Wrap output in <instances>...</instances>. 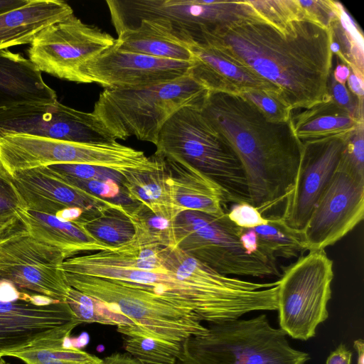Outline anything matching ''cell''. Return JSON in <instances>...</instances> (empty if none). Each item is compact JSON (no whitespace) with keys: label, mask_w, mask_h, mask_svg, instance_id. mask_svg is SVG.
<instances>
[{"label":"cell","mask_w":364,"mask_h":364,"mask_svg":"<svg viewBox=\"0 0 364 364\" xmlns=\"http://www.w3.org/2000/svg\"><path fill=\"white\" fill-rule=\"evenodd\" d=\"M55 91L21 53L0 50V109L23 104L55 103Z\"/></svg>","instance_id":"44dd1931"},{"label":"cell","mask_w":364,"mask_h":364,"mask_svg":"<svg viewBox=\"0 0 364 364\" xmlns=\"http://www.w3.org/2000/svg\"><path fill=\"white\" fill-rule=\"evenodd\" d=\"M352 355V352L343 343H341L330 353L326 364H351Z\"/></svg>","instance_id":"ee69618b"},{"label":"cell","mask_w":364,"mask_h":364,"mask_svg":"<svg viewBox=\"0 0 364 364\" xmlns=\"http://www.w3.org/2000/svg\"><path fill=\"white\" fill-rule=\"evenodd\" d=\"M73 14L71 6L62 0H29L0 15V50L31 44L46 28Z\"/></svg>","instance_id":"7402d4cb"},{"label":"cell","mask_w":364,"mask_h":364,"mask_svg":"<svg viewBox=\"0 0 364 364\" xmlns=\"http://www.w3.org/2000/svg\"><path fill=\"white\" fill-rule=\"evenodd\" d=\"M266 218V224L253 228L257 235L259 248L276 259L299 257L306 252L303 232L288 226L281 215Z\"/></svg>","instance_id":"f1b7e54d"},{"label":"cell","mask_w":364,"mask_h":364,"mask_svg":"<svg viewBox=\"0 0 364 364\" xmlns=\"http://www.w3.org/2000/svg\"><path fill=\"white\" fill-rule=\"evenodd\" d=\"M267 23L282 31L290 22L306 19L298 0H245Z\"/></svg>","instance_id":"836d02e7"},{"label":"cell","mask_w":364,"mask_h":364,"mask_svg":"<svg viewBox=\"0 0 364 364\" xmlns=\"http://www.w3.org/2000/svg\"><path fill=\"white\" fill-rule=\"evenodd\" d=\"M12 176L27 209L38 213L55 215L77 208L85 212L79 221H85L116 203L68 183L48 166L17 171Z\"/></svg>","instance_id":"ac0fdd59"},{"label":"cell","mask_w":364,"mask_h":364,"mask_svg":"<svg viewBox=\"0 0 364 364\" xmlns=\"http://www.w3.org/2000/svg\"><path fill=\"white\" fill-rule=\"evenodd\" d=\"M188 46L191 53L189 75L210 93L242 95L262 90L280 97L277 87L216 47L205 43H192Z\"/></svg>","instance_id":"d6986e66"},{"label":"cell","mask_w":364,"mask_h":364,"mask_svg":"<svg viewBox=\"0 0 364 364\" xmlns=\"http://www.w3.org/2000/svg\"><path fill=\"white\" fill-rule=\"evenodd\" d=\"M305 18L328 28L338 16L339 2L332 0H298Z\"/></svg>","instance_id":"f35d334b"},{"label":"cell","mask_w":364,"mask_h":364,"mask_svg":"<svg viewBox=\"0 0 364 364\" xmlns=\"http://www.w3.org/2000/svg\"><path fill=\"white\" fill-rule=\"evenodd\" d=\"M159 156L163 159L172 199L180 213L193 210L220 216L228 212L223 192L214 181L181 159Z\"/></svg>","instance_id":"ffe728a7"},{"label":"cell","mask_w":364,"mask_h":364,"mask_svg":"<svg viewBox=\"0 0 364 364\" xmlns=\"http://www.w3.org/2000/svg\"><path fill=\"white\" fill-rule=\"evenodd\" d=\"M331 73L337 82L342 85H346L347 80L350 73V70L346 64L343 63H338Z\"/></svg>","instance_id":"c3c4849f"},{"label":"cell","mask_w":364,"mask_h":364,"mask_svg":"<svg viewBox=\"0 0 364 364\" xmlns=\"http://www.w3.org/2000/svg\"><path fill=\"white\" fill-rule=\"evenodd\" d=\"M80 323L66 301L0 279V357L41 341L67 339Z\"/></svg>","instance_id":"8fae6325"},{"label":"cell","mask_w":364,"mask_h":364,"mask_svg":"<svg viewBox=\"0 0 364 364\" xmlns=\"http://www.w3.org/2000/svg\"><path fill=\"white\" fill-rule=\"evenodd\" d=\"M195 43L216 47L272 84L291 110L329 96L331 34L309 20L291 21L282 31L247 20L203 32Z\"/></svg>","instance_id":"7a4b0ae2"},{"label":"cell","mask_w":364,"mask_h":364,"mask_svg":"<svg viewBox=\"0 0 364 364\" xmlns=\"http://www.w3.org/2000/svg\"><path fill=\"white\" fill-rule=\"evenodd\" d=\"M176 247L215 272L225 275L269 277L280 276L277 259L262 250L247 255L240 237L244 228L227 213L215 216L184 210L173 220Z\"/></svg>","instance_id":"ba28073f"},{"label":"cell","mask_w":364,"mask_h":364,"mask_svg":"<svg viewBox=\"0 0 364 364\" xmlns=\"http://www.w3.org/2000/svg\"><path fill=\"white\" fill-rule=\"evenodd\" d=\"M69 287L105 304L128 318L141 333L155 339L182 343L204 334L207 326L193 311L168 303L129 282L63 273Z\"/></svg>","instance_id":"52a82bcc"},{"label":"cell","mask_w":364,"mask_h":364,"mask_svg":"<svg viewBox=\"0 0 364 364\" xmlns=\"http://www.w3.org/2000/svg\"><path fill=\"white\" fill-rule=\"evenodd\" d=\"M114 46L120 50L159 58L191 62L188 44L181 41L171 26L161 19H144L118 35Z\"/></svg>","instance_id":"cb8c5ba5"},{"label":"cell","mask_w":364,"mask_h":364,"mask_svg":"<svg viewBox=\"0 0 364 364\" xmlns=\"http://www.w3.org/2000/svg\"><path fill=\"white\" fill-rule=\"evenodd\" d=\"M346 83L347 87L353 95L360 99H363L364 80L363 78L350 71Z\"/></svg>","instance_id":"f6af8a7d"},{"label":"cell","mask_w":364,"mask_h":364,"mask_svg":"<svg viewBox=\"0 0 364 364\" xmlns=\"http://www.w3.org/2000/svg\"><path fill=\"white\" fill-rule=\"evenodd\" d=\"M29 0H0V15L24 6Z\"/></svg>","instance_id":"681fc988"},{"label":"cell","mask_w":364,"mask_h":364,"mask_svg":"<svg viewBox=\"0 0 364 364\" xmlns=\"http://www.w3.org/2000/svg\"><path fill=\"white\" fill-rule=\"evenodd\" d=\"M60 268L65 274L129 282L208 323L277 309V282H254L218 273L178 247L128 242L66 259Z\"/></svg>","instance_id":"6da1fadb"},{"label":"cell","mask_w":364,"mask_h":364,"mask_svg":"<svg viewBox=\"0 0 364 364\" xmlns=\"http://www.w3.org/2000/svg\"><path fill=\"white\" fill-rule=\"evenodd\" d=\"M117 35L144 19H161L183 42L190 44L200 35L244 21H264L245 0H108Z\"/></svg>","instance_id":"9c48e42d"},{"label":"cell","mask_w":364,"mask_h":364,"mask_svg":"<svg viewBox=\"0 0 364 364\" xmlns=\"http://www.w3.org/2000/svg\"><path fill=\"white\" fill-rule=\"evenodd\" d=\"M333 261L325 250L309 251L294 263L282 267L277 281L279 323L287 336L307 341L328 316L334 277Z\"/></svg>","instance_id":"30bf717a"},{"label":"cell","mask_w":364,"mask_h":364,"mask_svg":"<svg viewBox=\"0 0 364 364\" xmlns=\"http://www.w3.org/2000/svg\"><path fill=\"white\" fill-rule=\"evenodd\" d=\"M0 364H9L8 362H6L3 357H0Z\"/></svg>","instance_id":"816d5d0a"},{"label":"cell","mask_w":364,"mask_h":364,"mask_svg":"<svg viewBox=\"0 0 364 364\" xmlns=\"http://www.w3.org/2000/svg\"><path fill=\"white\" fill-rule=\"evenodd\" d=\"M65 259L60 250L23 231L0 242V279L23 289L65 301L70 287L60 269Z\"/></svg>","instance_id":"5bb4252c"},{"label":"cell","mask_w":364,"mask_h":364,"mask_svg":"<svg viewBox=\"0 0 364 364\" xmlns=\"http://www.w3.org/2000/svg\"><path fill=\"white\" fill-rule=\"evenodd\" d=\"M256 106L270 121L289 122L291 108L277 95L262 90H252L241 95Z\"/></svg>","instance_id":"8d00e7d4"},{"label":"cell","mask_w":364,"mask_h":364,"mask_svg":"<svg viewBox=\"0 0 364 364\" xmlns=\"http://www.w3.org/2000/svg\"><path fill=\"white\" fill-rule=\"evenodd\" d=\"M102 364H140L128 353H115L102 359Z\"/></svg>","instance_id":"bcb514c9"},{"label":"cell","mask_w":364,"mask_h":364,"mask_svg":"<svg viewBox=\"0 0 364 364\" xmlns=\"http://www.w3.org/2000/svg\"><path fill=\"white\" fill-rule=\"evenodd\" d=\"M68 339L41 341L8 356L16 358L25 364H102V359L99 357L65 346Z\"/></svg>","instance_id":"4dcf8cb0"},{"label":"cell","mask_w":364,"mask_h":364,"mask_svg":"<svg viewBox=\"0 0 364 364\" xmlns=\"http://www.w3.org/2000/svg\"><path fill=\"white\" fill-rule=\"evenodd\" d=\"M26 208L12 175L0 162V224L21 222V214Z\"/></svg>","instance_id":"e575fe53"},{"label":"cell","mask_w":364,"mask_h":364,"mask_svg":"<svg viewBox=\"0 0 364 364\" xmlns=\"http://www.w3.org/2000/svg\"><path fill=\"white\" fill-rule=\"evenodd\" d=\"M127 353L140 364H177L181 344L155 339L131 326H118Z\"/></svg>","instance_id":"f546056e"},{"label":"cell","mask_w":364,"mask_h":364,"mask_svg":"<svg viewBox=\"0 0 364 364\" xmlns=\"http://www.w3.org/2000/svg\"><path fill=\"white\" fill-rule=\"evenodd\" d=\"M23 231L26 230L22 222L7 225L0 224V242Z\"/></svg>","instance_id":"7dc6e473"},{"label":"cell","mask_w":364,"mask_h":364,"mask_svg":"<svg viewBox=\"0 0 364 364\" xmlns=\"http://www.w3.org/2000/svg\"><path fill=\"white\" fill-rule=\"evenodd\" d=\"M364 215V179L338 168L303 231L306 251L325 250L350 232Z\"/></svg>","instance_id":"9a60e30c"},{"label":"cell","mask_w":364,"mask_h":364,"mask_svg":"<svg viewBox=\"0 0 364 364\" xmlns=\"http://www.w3.org/2000/svg\"><path fill=\"white\" fill-rule=\"evenodd\" d=\"M201 111L240 161L250 203L264 217L284 205L302 151L289 122L269 120L241 95L209 92Z\"/></svg>","instance_id":"3957f363"},{"label":"cell","mask_w":364,"mask_h":364,"mask_svg":"<svg viewBox=\"0 0 364 364\" xmlns=\"http://www.w3.org/2000/svg\"><path fill=\"white\" fill-rule=\"evenodd\" d=\"M208 90L189 73L173 80L154 85L127 89L105 88L92 112L114 138L156 144L165 123L180 109L201 108Z\"/></svg>","instance_id":"277c9868"},{"label":"cell","mask_w":364,"mask_h":364,"mask_svg":"<svg viewBox=\"0 0 364 364\" xmlns=\"http://www.w3.org/2000/svg\"><path fill=\"white\" fill-rule=\"evenodd\" d=\"M338 168L364 179V124L346 136Z\"/></svg>","instance_id":"d590c367"},{"label":"cell","mask_w":364,"mask_h":364,"mask_svg":"<svg viewBox=\"0 0 364 364\" xmlns=\"http://www.w3.org/2000/svg\"><path fill=\"white\" fill-rule=\"evenodd\" d=\"M208 331L181 344L177 364H306L309 353L293 348L266 314L209 323Z\"/></svg>","instance_id":"5b68a950"},{"label":"cell","mask_w":364,"mask_h":364,"mask_svg":"<svg viewBox=\"0 0 364 364\" xmlns=\"http://www.w3.org/2000/svg\"><path fill=\"white\" fill-rule=\"evenodd\" d=\"M55 173L68 183L102 198H115L120 193V186L112 180H82Z\"/></svg>","instance_id":"b9f144b4"},{"label":"cell","mask_w":364,"mask_h":364,"mask_svg":"<svg viewBox=\"0 0 364 364\" xmlns=\"http://www.w3.org/2000/svg\"><path fill=\"white\" fill-rule=\"evenodd\" d=\"M65 301L81 323L134 326V323L126 316L117 314L102 302L72 287L68 290Z\"/></svg>","instance_id":"d6a6232c"},{"label":"cell","mask_w":364,"mask_h":364,"mask_svg":"<svg viewBox=\"0 0 364 364\" xmlns=\"http://www.w3.org/2000/svg\"><path fill=\"white\" fill-rule=\"evenodd\" d=\"M289 123L301 141L346 136L363 124L329 96L306 108L291 111Z\"/></svg>","instance_id":"d4e9b609"},{"label":"cell","mask_w":364,"mask_h":364,"mask_svg":"<svg viewBox=\"0 0 364 364\" xmlns=\"http://www.w3.org/2000/svg\"><path fill=\"white\" fill-rule=\"evenodd\" d=\"M191 62L159 58L119 50L114 44L82 66L83 83L127 89L169 82L187 75Z\"/></svg>","instance_id":"e0dca14e"},{"label":"cell","mask_w":364,"mask_h":364,"mask_svg":"<svg viewBox=\"0 0 364 364\" xmlns=\"http://www.w3.org/2000/svg\"><path fill=\"white\" fill-rule=\"evenodd\" d=\"M115 41L108 33L72 14L41 31L30 44L28 58L41 73L83 83L82 66Z\"/></svg>","instance_id":"7c38bea8"},{"label":"cell","mask_w":364,"mask_h":364,"mask_svg":"<svg viewBox=\"0 0 364 364\" xmlns=\"http://www.w3.org/2000/svg\"><path fill=\"white\" fill-rule=\"evenodd\" d=\"M155 155L158 158L156 168L129 172L124 175L122 186L129 200L141 203L155 214L173 221L181 213L172 199L163 159Z\"/></svg>","instance_id":"484cf974"},{"label":"cell","mask_w":364,"mask_h":364,"mask_svg":"<svg viewBox=\"0 0 364 364\" xmlns=\"http://www.w3.org/2000/svg\"><path fill=\"white\" fill-rule=\"evenodd\" d=\"M346 137L301 141L299 169L281 215L292 229L300 232L305 229L316 203L338 169Z\"/></svg>","instance_id":"2e32d148"},{"label":"cell","mask_w":364,"mask_h":364,"mask_svg":"<svg viewBox=\"0 0 364 364\" xmlns=\"http://www.w3.org/2000/svg\"><path fill=\"white\" fill-rule=\"evenodd\" d=\"M53 172L68 177L82 180H112L120 186L123 175L114 170L87 164H63L48 166Z\"/></svg>","instance_id":"74e56055"},{"label":"cell","mask_w":364,"mask_h":364,"mask_svg":"<svg viewBox=\"0 0 364 364\" xmlns=\"http://www.w3.org/2000/svg\"><path fill=\"white\" fill-rule=\"evenodd\" d=\"M154 154L181 159L214 181L225 200L250 203L242 166L225 137L201 108L180 109L161 128Z\"/></svg>","instance_id":"8992f818"},{"label":"cell","mask_w":364,"mask_h":364,"mask_svg":"<svg viewBox=\"0 0 364 364\" xmlns=\"http://www.w3.org/2000/svg\"><path fill=\"white\" fill-rule=\"evenodd\" d=\"M77 223L91 236L112 248L129 242L134 235L133 225L124 213V205L117 203L100 215Z\"/></svg>","instance_id":"1f68e13d"},{"label":"cell","mask_w":364,"mask_h":364,"mask_svg":"<svg viewBox=\"0 0 364 364\" xmlns=\"http://www.w3.org/2000/svg\"><path fill=\"white\" fill-rule=\"evenodd\" d=\"M28 234L39 242L60 250L65 259L112 248L91 236L77 222L55 215L24 210L20 216Z\"/></svg>","instance_id":"603a6c76"},{"label":"cell","mask_w":364,"mask_h":364,"mask_svg":"<svg viewBox=\"0 0 364 364\" xmlns=\"http://www.w3.org/2000/svg\"><path fill=\"white\" fill-rule=\"evenodd\" d=\"M23 134L85 144L117 141L92 113L60 103L23 104L0 109V136Z\"/></svg>","instance_id":"4fadbf2b"},{"label":"cell","mask_w":364,"mask_h":364,"mask_svg":"<svg viewBox=\"0 0 364 364\" xmlns=\"http://www.w3.org/2000/svg\"><path fill=\"white\" fill-rule=\"evenodd\" d=\"M227 214L231 222L244 229L253 228L267 223V218L247 202L235 203Z\"/></svg>","instance_id":"60d3db41"},{"label":"cell","mask_w":364,"mask_h":364,"mask_svg":"<svg viewBox=\"0 0 364 364\" xmlns=\"http://www.w3.org/2000/svg\"><path fill=\"white\" fill-rule=\"evenodd\" d=\"M240 241L247 255H252L259 251L258 237L254 228L244 229Z\"/></svg>","instance_id":"7bdbcfd3"},{"label":"cell","mask_w":364,"mask_h":364,"mask_svg":"<svg viewBox=\"0 0 364 364\" xmlns=\"http://www.w3.org/2000/svg\"><path fill=\"white\" fill-rule=\"evenodd\" d=\"M328 90L333 100L338 105L347 110L355 119L364 122L363 99H360L353 95L346 85L337 82L332 73L329 77Z\"/></svg>","instance_id":"ab89813d"},{"label":"cell","mask_w":364,"mask_h":364,"mask_svg":"<svg viewBox=\"0 0 364 364\" xmlns=\"http://www.w3.org/2000/svg\"><path fill=\"white\" fill-rule=\"evenodd\" d=\"M123 205L124 213L134 230V235L129 243L138 247H176L173 220L155 214L141 203Z\"/></svg>","instance_id":"83f0119b"},{"label":"cell","mask_w":364,"mask_h":364,"mask_svg":"<svg viewBox=\"0 0 364 364\" xmlns=\"http://www.w3.org/2000/svg\"><path fill=\"white\" fill-rule=\"evenodd\" d=\"M353 348L357 353L356 364H364V343L363 339H358L353 342Z\"/></svg>","instance_id":"f907efd6"},{"label":"cell","mask_w":364,"mask_h":364,"mask_svg":"<svg viewBox=\"0 0 364 364\" xmlns=\"http://www.w3.org/2000/svg\"><path fill=\"white\" fill-rule=\"evenodd\" d=\"M331 50L355 74L364 79L363 35L354 19L339 2L338 18L328 28Z\"/></svg>","instance_id":"4316f807"}]
</instances>
